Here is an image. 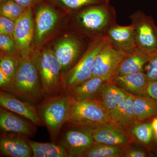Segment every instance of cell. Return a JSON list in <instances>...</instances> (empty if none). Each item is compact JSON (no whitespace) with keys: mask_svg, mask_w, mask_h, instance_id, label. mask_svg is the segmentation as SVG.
I'll use <instances>...</instances> for the list:
<instances>
[{"mask_svg":"<svg viewBox=\"0 0 157 157\" xmlns=\"http://www.w3.org/2000/svg\"><path fill=\"white\" fill-rule=\"evenodd\" d=\"M116 10L110 1L86 6L70 14L67 30L87 40L107 36L109 29L117 23Z\"/></svg>","mask_w":157,"mask_h":157,"instance_id":"1","label":"cell"},{"mask_svg":"<svg viewBox=\"0 0 157 157\" xmlns=\"http://www.w3.org/2000/svg\"><path fill=\"white\" fill-rule=\"evenodd\" d=\"M35 35L34 50L40 49L66 30L69 14L42 0L33 8Z\"/></svg>","mask_w":157,"mask_h":157,"instance_id":"2","label":"cell"},{"mask_svg":"<svg viewBox=\"0 0 157 157\" xmlns=\"http://www.w3.org/2000/svg\"><path fill=\"white\" fill-rule=\"evenodd\" d=\"M33 104L45 98L39 71L31 56L19 60L17 71L7 87L1 90Z\"/></svg>","mask_w":157,"mask_h":157,"instance_id":"3","label":"cell"},{"mask_svg":"<svg viewBox=\"0 0 157 157\" xmlns=\"http://www.w3.org/2000/svg\"><path fill=\"white\" fill-rule=\"evenodd\" d=\"M31 56L39 71L45 97L63 94L64 73L50 45L34 50Z\"/></svg>","mask_w":157,"mask_h":157,"instance_id":"4","label":"cell"},{"mask_svg":"<svg viewBox=\"0 0 157 157\" xmlns=\"http://www.w3.org/2000/svg\"><path fill=\"white\" fill-rule=\"evenodd\" d=\"M72 106V99L65 93L45 97L37 105L39 117L54 141L57 140L62 128L67 123Z\"/></svg>","mask_w":157,"mask_h":157,"instance_id":"5","label":"cell"},{"mask_svg":"<svg viewBox=\"0 0 157 157\" xmlns=\"http://www.w3.org/2000/svg\"><path fill=\"white\" fill-rule=\"evenodd\" d=\"M89 40L73 31L66 30L50 44L64 74L74 66L87 48Z\"/></svg>","mask_w":157,"mask_h":157,"instance_id":"6","label":"cell"},{"mask_svg":"<svg viewBox=\"0 0 157 157\" xmlns=\"http://www.w3.org/2000/svg\"><path fill=\"white\" fill-rule=\"evenodd\" d=\"M110 41L107 36L89 40L87 48L76 64L64 74L65 92L92 77V69L96 56Z\"/></svg>","mask_w":157,"mask_h":157,"instance_id":"7","label":"cell"},{"mask_svg":"<svg viewBox=\"0 0 157 157\" xmlns=\"http://www.w3.org/2000/svg\"><path fill=\"white\" fill-rule=\"evenodd\" d=\"M94 127L66 123L56 141L66 149L69 157H82L96 143L93 137Z\"/></svg>","mask_w":157,"mask_h":157,"instance_id":"8","label":"cell"},{"mask_svg":"<svg viewBox=\"0 0 157 157\" xmlns=\"http://www.w3.org/2000/svg\"><path fill=\"white\" fill-rule=\"evenodd\" d=\"M66 123L95 127L114 123L109 113L98 101L72 100L71 112Z\"/></svg>","mask_w":157,"mask_h":157,"instance_id":"9","label":"cell"},{"mask_svg":"<svg viewBox=\"0 0 157 157\" xmlns=\"http://www.w3.org/2000/svg\"><path fill=\"white\" fill-rule=\"evenodd\" d=\"M134 29L137 48L151 54L157 50V26L153 19L138 10L129 17Z\"/></svg>","mask_w":157,"mask_h":157,"instance_id":"10","label":"cell"},{"mask_svg":"<svg viewBox=\"0 0 157 157\" xmlns=\"http://www.w3.org/2000/svg\"><path fill=\"white\" fill-rule=\"evenodd\" d=\"M126 54L119 50L109 41L94 60L92 69V76L99 77L106 81L112 80Z\"/></svg>","mask_w":157,"mask_h":157,"instance_id":"11","label":"cell"},{"mask_svg":"<svg viewBox=\"0 0 157 157\" xmlns=\"http://www.w3.org/2000/svg\"><path fill=\"white\" fill-rule=\"evenodd\" d=\"M35 26L33 8H29L15 21L13 39L22 58L30 56L34 51Z\"/></svg>","mask_w":157,"mask_h":157,"instance_id":"12","label":"cell"},{"mask_svg":"<svg viewBox=\"0 0 157 157\" xmlns=\"http://www.w3.org/2000/svg\"><path fill=\"white\" fill-rule=\"evenodd\" d=\"M93 137L96 143L113 146H128L133 143L128 128L115 123L95 127Z\"/></svg>","mask_w":157,"mask_h":157,"instance_id":"13","label":"cell"},{"mask_svg":"<svg viewBox=\"0 0 157 157\" xmlns=\"http://www.w3.org/2000/svg\"><path fill=\"white\" fill-rule=\"evenodd\" d=\"M17 97L11 93L1 90V107L25 118L35 125L43 126L44 124L38 114L37 106L28 101L20 100Z\"/></svg>","mask_w":157,"mask_h":157,"instance_id":"14","label":"cell"},{"mask_svg":"<svg viewBox=\"0 0 157 157\" xmlns=\"http://www.w3.org/2000/svg\"><path fill=\"white\" fill-rule=\"evenodd\" d=\"M28 138L23 135L2 132L0 138L1 156L33 157V152L29 144Z\"/></svg>","mask_w":157,"mask_h":157,"instance_id":"15","label":"cell"},{"mask_svg":"<svg viewBox=\"0 0 157 157\" xmlns=\"http://www.w3.org/2000/svg\"><path fill=\"white\" fill-rule=\"evenodd\" d=\"M23 119L3 107L0 108V128L1 132H10L33 137L37 128L29 121Z\"/></svg>","mask_w":157,"mask_h":157,"instance_id":"16","label":"cell"},{"mask_svg":"<svg viewBox=\"0 0 157 157\" xmlns=\"http://www.w3.org/2000/svg\"><path fill=\"white\" fill-rule=\"evenodd\" d=\"M107 35L113 45L124 53H130L137 48L135 31L131 25L122 26L116 23L109 29Z\"/></svg>","mask_w":157,"mask_h":157,"instance_id":"17","label":"cell"},{"mask_svg":"<svg viewBox=\"0 0 157 157\" xmlns=\"http://www.w3.org/2000/svg\"><path fill=\"white\" fill-rule=\"evenodd\" d=\"M132 143L143 146L157 157V140L155 137L151 120L136 122L128 128Z\"/></svg>","mask_w":157,"mask_h":157,"instance_id":"18","label":"cell"},{"mask_svg":"<svg viewBox=\"0 0 157 157\" xmlns=\"http://www.w3.org/2000/svg\"><path fill=\"white\" fill-rule=\"evenodd\" d=\"M105 81L99 77L92 76L64 93L70 96L73 101L76 102L97 101Z\"/></svg>","mask_w":157,"mask_h":157,"instance_id":"19","label":"cell"},{"mask_svg":"<svg viewBox=\"0 0 157 157\" xmlns=\"http://www.w3.org/2000/svg\"><path fill=\"white\" fill-rule=\"evenodd\" d=\"M129 94L134 96L147 95L149 82L144 71L116 76L110 80Z\"/></svg>","mask_w":157,"mask_h":157,"instance_id":"20","label":"cell"},{"mask_svg":"<svg viewBox=\"0 0 157 157\" xmlns=\"http://www.w3.org/2000/svg\"><path fill=\"white\" fill-rule=\"evenodd\" d=\"M129 95L113 82L105 81L96 101L109 114Z\"/></svg>","mask_w":157,"mask_h":157,"instance_id":"21","label":"cell"},{"mask_svg":"<svg viewBox=\"0 0 157 157\" xmlns=\"http://www.w3.org/2000/svg\"><path fill=\"white\" fill-rule=\"evenodd\" d=\"M149 58V54L138 48L127 54L119 66L114 77L143 71Z\"/></svg>","mask_w":157,"mask_h":157,"instance_id":"22","label":"cell"},{"mask_svg":"<svg viewBox=\"0 0 157 157\" xmlns=\"http://www.w3.org/2000/svg\"><path fill=\"white\" fill-rule=\"evenodd\" d=\"M134 95H129L109 115L114 123L128 128L137 122L134 105Z\"/></svg>","mask_w":157,"mask_h":157,"instance_id":"23","label":"cell"},{"mask_svg":"<svg viewBox=\"0 0 157 157\" xmlns=\"http://www.w3.org/2000/svg\"><path fill=\"white\" fill-rule=\"evenodd\" d=\"M133 105L137 122L151 121L157 117V102L148 95L134 96Z\"/></svg>","mask_w":157,"mask_h":157,"instance_id":"24","label":"cell"},{"mask_svg":"<svg viewBox=\"0 0 157 157\" xmlns=\"http://www.w3.org/2000/svg\"><path fill=\"white\" fill-rule=\"evenodd\" d=\"M33 157H69L66 149L57 141L42 143L29 139Z\"/></svg>","mask_w":157,"mask_h":157,"instance_id":"25","label":"cell"},{"mask_svg":"<svg viewBox=\"0 0 157 157\" xmlns=\"http://www.w3.org/2000/svg\"><path fill=\"white\" fill-rule=\"evenodd\" d=\"M128 146H113L96 143L85 153L82 157H123Z\"/></svg>","mask_w":157,"mask_h":157,"instance_id":"26","label":"cell"},{"mask_svg":"<svg viewBox=\"0 0 157 157\" xmlns=\"http://www.w3.org/2000/svg\"><path fill=\"white\" fill-rule=\"evenodd\" d=\"M60 11L70 14L79 9L109 0H45Z\"/></svg>","mask_w":157,"mask_h":157,"instance_id":"27","label":"cell"},{"mask_svg":"<svg viewBox=\"0 0 157 157\" xmlns=\"http://www.w3.org/2000/svg\"><path fill=\"white\" fill-rule=\"evenodd\" d=\"M26 9L14 0H0V15L14 21L22 16Z\"/></svg>","mask_w":157,"mask_h":157,"instance_id":"28","label":"cell"},{"mask_svg":"<svg viewBox=\"0 0 157 157\" xmlns=\"http://www.w3.org/2000/svg\"><path fill=\"white\" fill-rule=\"evenodd\" d=\"M22 58L13 37L0 34V56Z\"/></svg>","mask_w":157,"mask_h":157,"instance_id":"29","label":"cell"},{"mask_svg":"<svg viewBox=\"0 0 157 157\" xmlns=\"http://www.w3.org/2000/svg\"><path fill=\"white\" fill-rule=\"evenodd\" d=\"M20 60L7 56H0V70L12 79L17 71Z\"/></svg>","mask_w":157,"mask_h":157,"instance_id":"30","label":"cell"},{"mask_svg":"<svg viewBox=\"0 0 157 157\" xmlns=\"http://www.w3.org/2000/svg\"><path fill=\"white\" fill-rule=\"evenodd\" d=\"M149 82L157 81V50L150 54L148 61L144 69Z\"/></svg>","mask_w":157,"mask_h":157,"instance_id":"31","label":"cell"},{"mask_svg":"<svg viewBox=\"0 0 157 157\" xmlns=\"http://www.w3.org/2000/svg\"><path fill=\"white\" fill-rule=\"evenodd\" d=\"M154 157L150 152L143 146L132 143L127 147L123 157Z\"/></svg>","mask_w":157,"mask_h":157,"instance_id":"32","label":"cell"},{"mask_svg":"<svg viewBox=\"0 0 157 157\" xmlns=\"http://www.w3.org/2000/svg\"><path fill=\"white\" fill-rule=\"evenodd\" d=\"M15 21L0 15V34L13 37Z\"/></svg>","mask_w":157,"mask_h":157,"instance_id":"33","label":"cell"},{"mask_svg":"<svg viewBox=\"0 0 157 157\" xmlns=\"http://www.w3.org/2000/svg\"><path fill=\"white\" fill-rule=\"evenodd\" d=\"M147 94L157 102V81L149 82Z\"/></svg>","mask_w":157,"mask_h":157,"instance_id":"34","label":"cell"},{"mask_svg":"<svg viewBox=\"0 0 157 157\" xmlns=\"http://www.w3.org/2000/svg\"><path fill=\"white\" fill-rule=\"evenodd\" d=\"M20 6H22L26 9L33 8L37 3L42 0H14Z\"/></svg>","mask_w":157,"mask_h":157,"instance_id":"35","label":"cell"},{"mask_svg":"<svg viewBox=\"0 0 157 157\" xmlns=\"http://www.w3.org/2000/svg\"><path fill=\"white\" fill-rule=\"evenodd\" d=\"M11 79L0 70V88L1 90L7 87L11 82Z\"/></svg>","mask_w":157,"mask_h":157,"instance_id":"36","label":"cell"},{"mask_svg":"<svg viewBox=\"0 0 157 157\" xmlns=\"http://www.w3.org/2000/svg\"><path fill=\"white\" fill-rule=\"evenodd\" d=\"M151 123L155 137L157 140V117L151 120Z\"/></svg>","mask_w":157,"mask_h":157,"instance_id":"37","label":"cell"}]
</instances>
